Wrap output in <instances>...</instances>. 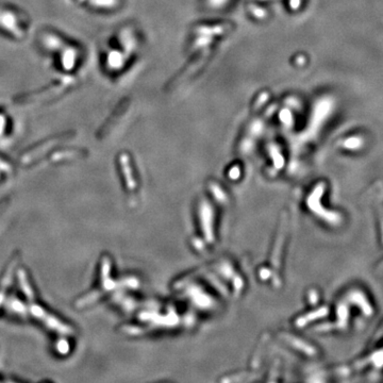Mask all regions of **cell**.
<instances>
[{
  "label": "cell",
  "mask_w": 383,
  "mask_h": 383,
  "mask_svg": "<svg viewBox=\"0 0 383 383\" xmlns=\"http://www.w3.org/2000/svg\"><path fill=\"white\" fill-rule=\"evenodd\" d=\"M0 27L12 33L15 38L21 39L24 37L23 31L18 27L16 16L10 11L0 10Z\"/></svg>",
  "instance_id": "6da1fadb"
},
{
  "label": "cell",
  "mask_w": 383,
  "mask_h": 383,
  "mask_svg": "<svg viewBox=\"0 0 383 383\" xmlns=\"http://www.w3.org/2000/svg\"><path fill=\"white\" fill-rule=\"evenodd\" d=\"M231 27L229 24L226 25H214V26H202L195 29V32L198 36H205V37H214V36H222L226 32L230 31Z\"/></svg>",
  "instance_id": "7a4b0ae2"
},
{
  "label": "cell",
  "mask_w": 383,
  "mask_h": 383,
  "mask_svg": "<svg viewBox=\"0 0 383 383\" xmlns=\"http://www.w3.org/2000/svg\"><path fill=\"white\" fill-rule=\"evenodd\" d=\"M77 50L73 47H66L62 52V65L64 69L72 71L76 64Z\"/></svg>",
  "instance_id": "3957f363"
},
{
  "label": "cell",
  "mask_w": 383,
  "mask_h": 383,
  "mask_svg": "<svg viewBox=\"0 0 383 383\" xmlns=\"http://www.w3.org/2000/svg\"><path fill=\"white\" fill-rule=\"evenodd\" d=\"M125 64V58L122 53L117 50H113L108 56V66L111 69H120Z\"/></svg>",
  "instance_id": "277c9868"
},
{
  "label": "cell",
  "mask_w": 383,
  "mask_h": 383,
  "mask_svg": "<svg viewBox=\"0 0 383 383\" xmlns=\"http://www.w3.org/2000/svg\"><path fill=\"white\" fill-rule=\"evenodd\" d=\"M44 45L49 50H59L63 48V42L54 34H48L44 37Z\"/></svg>",
  "instance_id": "5b68a950"
},
{
  "label": "cell",
  "mask_w": 383,
  "mask_h": 383,
  "mask_svg": "<svg viewBox=\"0 0 383 383\" xmlns=\"http://www.w3.org/2000/svg\"><path fill=\"white\" fill-rule=\"evenodd\" d=\"M212 37H205V36H199V38L195 40L193 43V49L194 50H198L201 48H205L213 43Z\"/></svg>",
  "instance_id": "8992f818"
},
{
  "label": "cell",
  "mask_w": 383,
  "mask_h": 383,
  "mask_svg": "<svg viewBox=\"0 0 383 383\" xmlns=\"http://www.w3.org/2000/svg\"><path fill=\"white\" fill-rule=\"evenodd\" d=\"M90 4L95 8L112 9L118 5V0H90Z\"/></svg>",
  "instance_id": "52a82bcc"
},
{
  "label": "cell",
  "mask_w": 383,
  "mask_h": 383,
  "mask_svg": "<svg viewBox=\"0 0 383 383\" xmlns=\"http://www.w3.org/2000/svg\"><path fill=\"white\" fill-rule=\"evenodd\" d=\"M249 11L250 13L253 14V16L258 19H263L267 15L266 11L263 8H260L258 6H249Z\"/></svg>",
  "instance_id": "ba28073f"
},
{
  "label": "cell",
  "mask_w": 383,
  "mask_h": 383,
  "mask_svg": "<svg viewBox=\"0 0 383 383\" xmlns=\"http://www.w3.org/2000/svg\"><path fill=\"white\" fill-rule=\"evenodd\" d=\"M267 98H268L267 93H262V95L259 97V99L256 101V106H255L256 109H259L263 106V103H265V101L267 100Z\"/></svg>",
  "instance_id": "9c48e42d"
},
{
  "label": "cell",
  "mask_w": 383,
  "mask_h": 383,
  "mask_svg": "<svg viewBox=\"0 0 383 383\" xmlns=\"http://www.w3.org/2000/svg\"><path fill=\"white\" fill-rule=\"evenodd\" d=\"M5 125H6V118L0 115V131H3Z\"/></svg>",
  "instance_id": "30bf717a"
},
{
  "label": "cell",
  "mask_w": 383,
  "mask_h": 383,
  "mask_svg": "<svg viewBox=\"0 0 383 383\" xmlns=\"http://www.w3.org/2000/svg\"><path fill=\"white\" fill-rule=\"evenodd\" d=\"M80 2H83V0H80Z\"/></svg>",
  "instance_id": "8fae6325"
}]
</instances>
